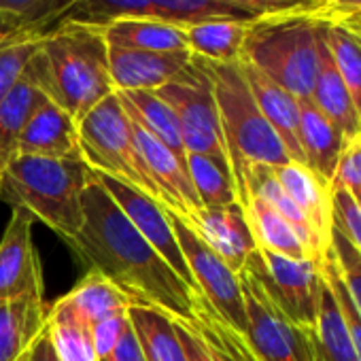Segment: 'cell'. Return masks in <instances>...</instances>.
<instances>
[{
	"instance_id": "12",
	"label": "cell",
	"mask_w": 361,
	"mask_h": 361,
	"mask_svg": "<svg viewBox=\"0 0 361 361\" xmlns=\"http://www.w3.org/2000/svg\"><path fill=\"white\" fill-rule=\"evenodd\" d=\"M32 226V215L13 207L11 219L0 238V300L45 293Z\"/></svg>"
},
{
	"instance_id": "17",
	"label": "cell",
	"mask_w": 361,
	"mask_h": 361,
	"mask_svg": "<svg viewBox=\"0 0 361 361\" xmlns=\"http://www.w3.org/2000/svg\"><path fill=\"white\" fill-rule=\"evenodd\" d=\"M18 155H37V157H51V159H83L77 121L56 102L47 100L30 117L20 138Z\"/></svg>"
},
{
	"instance_id": "6",
	"label": "cell",
	"mask_w": 361,
	"mask_h": 361,
	"mask_svg": "<svg viewBox=\"0 0 361 361\" xmlns=\"http://www.w3.org/2000/svg\"><path fill=\"white\" fill-rule=\"evenodd\" d=\"M77 126L83 159L94 172L119 178L164 204V198L140 157L132 119L117 92L98 102Z\"/></svg>"
},
{
	"instance_id": "27",
	"label": "cell",
	"mask_w": 361,
	"mask_h": 361,
	"mask_svg": "<svg viewBox=\"0 0 361 361\" xmlns=\"http://www.w3.org/2000/svg\"><path fill=\"white\" fill-rule=\"evenodd\" d=\"M58 304L73 310L90 327L132 306L130 298L96 270H87L85 276L58 300Z\"/></svg>"
},
{
	"instance_id": "26",
	"label": "cell",
	"mask_w": 361,
	"mask_h": 361,
	"mask_svg": "<svg viewBox=\"0 0 361 361\" xmlns=\"http://www.w3.org/2000/svg\"><path fill=\"white\" fill-rule=\"evenodd\" d=\"M117 94L130 119L136 121L151 136H155L161 145H166L188 166V151L174 111L155 92H117Z\"/></svg>"
},
{
	"instance_id": "43",
	"label": "cell",
	"mask_w": 361,
	"mask_h": 361,
	"mask_svg": "<svg viewBox=\"0 0 361 361\" xmlns=\"http://www.w3.org/2000/svg\"><path fill=\"white\" fill-rule=\"evenodd\" d=\"M49 3H51V0H0V13L18 20L22 24V35H24L26 28L41 16V11Z\"/></svg>"
},
{
	"instance_id": "48",
	"label": "cell",
	"mask_w": 361,
	"mask_h": 361,
	"mask_svg": "<svg viewBox=\"0 0 361 361\" xmlns=\"http://www.w3.org/2000/svg\"><path fill=\"white\" fill-rule=\"evenodd\" d=\"M329 18V16H327ZM336 20H342V22H346V24H350V26H357V28H361V13L359 16H346V18H336Z\"/></svg>"
},
{
	"instance_id": "45",
	"label": "cell",
	"mask_w": 361,
	"mask_h": 361,
	"mask_svg": "<svg viewBox=\"0 0 361 361\" xmlns=\"http://www.w3.org/2000/svg\"><path fill=\"white\" fill-rule=\"evenodd\" d=\"M215 323H217V331H219L221 340L226 342V346H228L230 355L234 357V361H257L255 355L251 353V348L247 346L245 338L238 331H234L217 312H215Z\"/></svg>"
},
{
	"instance_id": "1",
	"label": "cell",
	"mask_w": 361,
	"mask_h": 361,
	"mask_svg": "<svg viewBox=\"0 0 361 361\" xmlns=\"http://www.w3.org/2000/svg\"><path fill=\"white\" fill-rule=\"evenodd\" d=\"M68 247L87 270L100 272L119 287L132 306L155 308L170 319L196 323L207 302L138 234L96 176L83 194V226Z\"/></svg>"
},
{
	"instance_id": "2",
	"label": "cell",
	"mask_w": 361,
	"mask_h": 361,
	"mask_svg": "<svg viewBox=\"0 0 361 361\" xmlns=\"http://www.w3.org/2000/svg\"><path fill=\"white\" fill-rule=\"evenodd\" d=\"M30 66L51 102L77 123L106 96L115 94L109 71L104 28L66 24L39 37Z\"/></svg>"
},
{
	"instance_id": "49",
	"label": "cell",
	"mask_w": 361,
	"mask_h": 361,
	"mask_svg": "<svg viewBox=\"0 0 361 361\" xmlns=\"http://www.w3.org/2000/svg\"><path fill=\"white\" fill-rule=\"evenodd\" d=\"M321 3L325 5V11H327V9H329V7H331L334 3H336V0H321ZM323 16H325V13H323Z\"/></svg>"
},
{
	"instance_id": "20",
	"label": "cell",
	"mask_w": 361,
	"mask_h": 361,
	"mask_svg": "<svg viewBox=\"0 0 361 361\" xmlns=\"http://www.w3.org/2000/svg\"><path fill=\"white\" fill-rule=\"evenodd\" d=\"M310 100L344 134V140H350L361 132V117L353 104V98L323 39L321 18H319V68H317Z\"/></svg>"
},
{
	"instance_id": "30",
	"label": "cell",
	"mask_w": 361,
	"mask_h": 361,
	"mask_svg": "<svg viewBox=\"0 0 361 361\" xmlns=\"http://www.w3.org/2000/svg\"><path fill=\"white\" fill-rule=\"evenodd\" d=\"M321 30L334 64L361 117V35L344 22L321 16Z\"/></svg>"
},
{
	"instance_id": "11",
	"label": "cell",
	"mask_w": 361,
	"mask_h": 361,
	"mask_svg": "<svg viewBox=\"0 0 361 361\" xmlns=\"http://www.w3.org/2000/svg\"><path fill=\"white\" fill-rule=\"evenodd\" d=\"M94 176L104 188V192L113 198V202L121 209L128 221L138 230V234L166 259V264L190 287L198 289L190 272V266L183 257V251H180V245L176 240V234L170 221V211L157 200H153L151 196H147L145 192L123 183L119 178H113L100 172H94Z\"/></svg>"
},
{
	"instance_id": "31",
	"label": "cell",
	"mask_w": 361,
	"mask_h": 361,
	"mask_svg": "<svg viewBox=\"0 0 361 361\" xmlns=\"http://www.w3.org/2000/svg\"><path fill=\"white\" fill-rule=\"evenodd\" d=\"M45 325L58 361H100L94 346L92 327L66 306L58 302L47 306Z\"/></svg>"
},
{
	"instance_id": "37",
	"label": "cell",
	"mask_w": 361,
	"mask_h": 361,
	"mask_svg": "<svg viewBox=\"0 0 361 361\" xmlns=\"http://www.w3.org/2000/svg\"><path fill=\"white\" fill-rule=\"evenodd\" d=\"M323 279L327 283V287L331 289L338 306H340V312H342V319H344V325H346V331H348V338L353 342V348L357 353V359L361 361V317L353 304V298L348 293V287L331 257V253L327 255L325 264H323Z\"/></svg>"
},
{
	"instance_id": "7",
	"label": "cell",
	"mask_w": 361,
	"mask_h": 361,
	"mask_svg": "<svg viewBox=\"0 0 361 361\" xmlns=\"http://www.w3.org/2000/svg\"><path fill=\"white\" fill-rule=\"evenodd\" d=\"M155 94L174 111L188 153L209 155L230 166L213 81L204 60L194 56L183 73L155 90Z\"/></svg>"
},
{
	"instance_id": "39",
	"label": "cell",
	"mask_w": 361,
	"mask_h": 361,
	"mask_svg": "<svg viewBox=\"0 0 361 361\" xmlns=\"http://www.w3.org/2000/svg\"><path fill=\"white\" fill-rule=\"evenodd\" d=\"M329 188L342 190L350 194L357 202H361V132L344 142Z\"/></svg>"
},
{
	"instance_id": "22",
	"label": "cell",
	"mask_w": 361,
	"mask_h": 361,
	"mask_svg": "<svg viewBox=\"0 0 361 361\" xmlns=\"http://www.w3.org/2000/svg\"><path fill=\"white\" fill-rule=\"evenodd\" d=\"M344 134L314 106V102L300 100V147L304 164L329 183L338 159L344 149Z\"/></svg>"
},
{
	"instance_id": "40",
	"label": "cell",
	"mask_w": 361,
	"mask_h": 361,
	"mask_svg": "<svg viewBox=\"0 0 361 361\" xmlns=\"http://www.w3.org/2000/svg\"><path fill=\"white\" fill-rule=\"evenodd\" d=\"M331 228H336L361 255V202L342 190H331Z\"/></svg>"
},
{
	"instance_id": "42",
	"label": "cell",
	"mask_w": 361,
	"mask_h": 361,
	"mask_svg": "<svg viewBox=\"0 0 361 361\" xmlns=\"http://www.w3.org/2000/svg\"><path fill=\"white\" fill-rule=\"evenodd\" d=\"M130 319H128V310H121V312H115L102 321H98L94 327H92V338H94V346H96V353H98V359L104 361L111 350L117 346L121 334L126 331Z\"/></svg>"
},
{
	"instance_id": "25",
	"label": "cell",
	"mask_w": 361,
	"mask_h": 361,
	"mask_svg": "<svg viewBox=\"0 0 361 361\" xmlns=\"http://www.w3.org/2000/svg\"><path fill=\"white\" fill-rule=\"evenodd\" d=\"M111 47L140 51H183L188 49L185 28L157 18H121L104 26Z\"/></svg>"
},
{
	"instance_id": "23",
	"label": "cell",
	"mask_w": 361,
	"mask_h": 361,
	"mask_svg": "<svg viewBox=\"0 0 361 361\" xmlns=\"http://www.w3.org/2000/svg\"><path fill=\"white\" fill-rule=\"evenodd\" d=\"M47 100V94L43 92L32 66L28 64L22 79L0 104V172L18 155V145L30 117Z\"/></svg>"
},
{
	"instance_id": "32",
	"label": "cell",
	"mask_w": 361,
	"mask_h": 361,
	"mask_svg": "<svg viewBox=\"0 0 361 361\" xmlns=\"http://www.w3.org/2000/svg\"><path fill=\"white\" fill-rule=\"evenodd\" d=\"M151 18L176 24V26H194L207 20H240L255 22L257 16L247 7L232 3V0H153Z\"/></svg>"
},
{
	"instance_id": "41",
	"label": "cell",
	"mask_w": 361,
	"mask_h": 361,
	"mask_svg": "<svg viewBox=\"0 0 361 361\" xmlns=\"http://www.w3.org/2000/svg\"><path fill=\"white\" fill-rule=\"evenodd\" d=\"M257 18H274V16H323L325 5L321 0H232Z\"/></svg>"
},
{
	"instance_id": "5",
	"label": "cell",
	"mask_w": 361,
	"mask_h": 361,
	"mask_svg": "<svg viewBox=\"0 0 361 361\" xmlns=\"http://www.w3.org/2000/svg\"><path fill=\"white\" fill-rule=\"evenodd\" d=\"M319 18H257L247 28L240 60L295 98L308 100L319 68Z\"/></svg>"
},
{
	"instance_id": "9",
	"label": "cell",
	"mask_w": 361,
	"mask_h": 361,
	"mask_svg": "<svg viewBox=\"0 0 361 361\" xmlns=\"http://www.w3.org/2000/svg\"><path fill=\"white\" fill-rule=\"evenodd\" d=\"M270 300L298 325L314 329L325 289L323 264L255 249L245 268Z\"/></svg>"
},
{
	"instance_id": "35",
	"label": "cell",
	"mask_w": 361,
	"mask_h": 361,
	"mask_svg": "<svg viewBox=\"0 0 361 361\" xmlns=\"http://www.w3.org/2000/svg\"><path fill=\"white\" fill-rule=\"evenodd\" d=\"M174 325L178 329L180 342H183L188 361H234L217 331L215 310L209 306V302H204L200 308L196 323H183L174 319Z\"/></svg>"
},
{
	"instance_id": "3",
	"label": "cell",
	"mask_w": 361,
	"mask_h": 361,
	"mask_svg": "<svg viewBox=\"0 0 361 361\" xmlns=\"http://www.w3.org/2000/svg\"><path fill=\"white\" fill-rule=\"evenodd\" d=\"M94 178L85 159L16 155L0 172V198L39 219L66 243L83 226V194Z\"/></svg>"
},
{
	"instance_id": "47",
	"label": "cell",
	"mask_w": 361,
	"mask_h": 361,
	"mask_svg": "<svg viewBox=\"0 0 361 361\" xmlns=\"http://www.w3.org/2000/svg\"><path fill=\"white\" fill-rule=\"evenodd\" d=\"M18 39H26L22 35V24L5 13H0V47L11 41H18Z\"/></svg>"
},
{
	"instance_id": "36",
	"label": "cell",
	"mask_w": 361,
	"mask_h": 361,
	"mask_svg": "<svg viewBox=\"0 0 361 361\" xmlns=\"http://www.w3.org/2000/svg\"><path fill=\"white\" fill-rule=\"evenodd\" d=\"M39 49V39H18L0 47V104L22 79Z\"/></svg>"
},
{
	"instance_id": "19",
	"label": "cell",
	"mask_w": 361,
	"mask_h": 361,
	"mask_svg": "<svg viewBox=\"0 0 361 361\" xmlns=\"http://www.w3.org/2000/svg\"><path fill=\"white\" fill-rule=\"evenodd\" d=\"M245 73V79L251 87V94L268 119V123L274 128L279 138L283 140L287 153L293 161L304 164L302 147H300V98H295L291 92L268 79L264 73L253 68L251 64L238 60Z\"/></svg>"
},
{
	"instance_id": "8",
	"label": "cell",
	"mask_w": 361,
	"mask_h": 361,
	"mask_svg": "<svg viewBox=\"0 0 361 361\" xmlns=\"http://www.w3.org/2000/svg\"><path fill=\"white\" fill-rule=\"evenodd\" d=\"M247 329L245 342L257 361H317L314 329L289 319L264 291V287L243 270L240 274Z\"/></svg>"
},
{
	"instance_id": "18",
	"label": "cell",
	"mask_w": 361,
	"mask_h": 361,
	"mask_svg": "<svg viewBox=\"0 0 361 361\" xmlns=\"http://www.w3.org/2000/svg\"><path fill=\"white\" fill-rule=\"evenodd\" d=\"M274 176L285 190V194L295 202L302 215L308 219L312 232L329 249L331 238V188L314 174L306 164L289 161L283 166H272Z\"/></svg>"
},
{
	"instance_id": "10",
	"label": "cell",
	"mask_w": 361,
	"mask_h": 361,
	"mask_svg": "<svg viewBox=\"0 0 361 361\" xmlns=\"http://www.w3.org/2000/svg\"><path fill=\"white\" fill-rule=\"evenodd\" d=\"M170 221L176 234V240L183 251V257L190 266L196 287L209 302V306L240 336L247 329V310L240 276L232 272L224 259H219L204 240L183 221L178 215L170 213Z\"/></svg>"
},
{
	"instance_id": "28",
	"label": "cell",
	"mask_w": 361,
	"mask_h": 361,
	"mask_svg": "<svg viewBox=\"0 0 361 361\" xmlns=\"http://www.w3.org/2000/svg\"><path fill=\"white\" fill-rule=\"evenodd\" d=\"M251 22L240 20H207L185 28L188 49L207 62H238L243 54V43Z\"/></svg>"
},
{
	"instance_id": "34",
	"label": "cell",
	"mask_w": 361,
	"mask_h": 361,
	"mask_svg": "<svg viewBox=\"0 0 361 361\" xmlns=\"http://www.w3.org/2000/svg\"><path fill=\"white\" fill-rule=\"evenodd\" d=\"M317 336V361H359L348 338L340 306L325 283L321 308L314 325Z\"/></svg>"
},
{
	"instance_id": "29",
	"label": "cell",
	"mask_w": 361,
	"mask_h": 361,
	"mask_svg": "<svg viewBox=\"0 0 361 361\" xmlns=\"http://www.w3.org/2000/svg\"><path fill=\"white\" fill-rule=\"evenodd\" d=\"M128 317L147 361H188L174 319L145 306H130Z\"/></svg>"
},
{
	"instance_id": "16",
	"label": "cell",
	"mask_w": 361,
	"mask_h": 361,
	"mask_svg": "<svg viewBox=\"0 0 361 361\" xmlns=\"http://www.w3.org/2000/svg\"><path fill=\"white\" fill-rule=\"evenodd\" d=\"M153 0H51L26 28L28 39H39L66 24L104 28L121 18H151Z\"/></svg>"
},
{
	"instance_id": "4",
	"label": "cell",
	"mask_w": 361,
	"mask_h": 361,
	"mask_svg": "<svg viewBox=\"0 0 361 361\" xmlns=\"http://www.w3.org/2000/svg\"><path fill=\"white\" fill-rule=\"evenodd\" d=\"M209 77L217 100L221 132L228 149L234 183L249 164L283 166L293 161L283 140L259 111L240 62H207Z\"/></svg>"
},
{
	"instance_id": "14",
	"label": "cell",
	"mask_w": 361,
	"mask_h": 361,
	"mask_svg": "<svg viewBox=\"0 0 361 361\" xmlns=\"http://www.w3.org/2000/svg\"><path fill=\"white\" fill-rule=\"evenodd\" d=\"M194 54L183 51H140L109 45V71L115 92H155L183 73Z\"/></svg>"
},
{
	"instance_id": "15",
	"label": "cell",
	"mask_w": 361,
	"mask_h": 361,
	"mask_svg": "<svg viewBox=\"0 0 361 361\" xmlns=\"http://www.w3.org/2000/svg\"><path fill=\"white\" fill-rule=\"evenodd\" d=\"M185 224L236 274L243 272L247 259L257 249L245 211L238 202L224 209H200Z\"/></svg>"
},
{
	"instance_id": "33",
	"label": "cell",
	"mask_w": 361,
	"mask_h": 361,
	"mask_svg": "<svg viewBox=\"0 0 361 361\" xmlns=\"http://www.w3.org/2000/svg\"><path fill=\"white\" fill-rule=\"evenodd\" d=\"M188 172L202 209H224L238 202L232 168L209 155L188 153Z\"/></svg>"
},
{
	"instance_id": "21",
	"label": "cell",
	"mask_w": 361,
	"mask_h": 361,
	"mask_svg": "<svg viewBox=\"0 0 361 361\" xmlns=\"http://www.w3.org/2000/svg\"><path fill=\"white\" fill-rule=\"evenodd\" d=\"M238 204L245 211V217H247V224L251 228L257 249H266V251L287 255L293 259L317 262L304 236L268 202H264L262 198L253 194H245L238 200Z\"/></svg>"
},
{
	"instance_id": "46",
	"label": "cell",
	"mask_w": 361,
	"mask_h": 361,
	"mask_svg": "<svg viewBox=\"0 0 361 361\" xmlns=\"http://www.w3.org/2000/svg\"><path fill=\"white\" fill-rule=\"evenodd\" d=\"M20 361H58L54 344H51V338H49V331H47V325L35 338L30 348L20 357Z\"/></svg>"
},
{
	"instance_id": "44",
	"label": "cell",
	"mask_w": 361,
	"mask_h": 361,
	"mask_svg": "<svg viewBox=\"0 0 361 361\" xmlns=\"http://www.w3.org/2000/svg\"><path fill=\"white\" fill-rule=\"evenodd\" d=\"M104 361H147L145 359V353H142V346L138 342V336H136V331L132 327V323H128V327L121 334L117 346L111 350V355Z\"/></svg>"
},
{
	"instance_id": "38",
	"label": "cell",
	"mask_w": 361,
	"mask_h": 361,
	"mask_svg": "<svg viewBox=\"0 0 361 361\" xmlns=\"http://www.w3.org/2000/svg\"><path fill=\"white\" fill-rule=\"evenodd\" d=\"M329 253L348 287V293L353 298V304L361 317V255L359 251L336 230L331 228V238H329Z\"/></svg>"
},
{
	"instance_id": "24",
	"label": "cell",
	"mask_w": 361,
	"mask_h": 361,
	"mask_svg": "<svg viewBox=\"0 0 361 361\" xmlns=\"http://www.w3.org/2000/svg\"><path fill=\"white\" fill-rule=\"evenodd\" d=\"M47 323L43 295L0 300V361H20Z\"/></svg>"
},
{
	"instance_id": "13",
	"label": "cell",
	"mask_w": 361,
	"mask_h": 361,
	"mask_svg": "<svg viewBox=\"0 0 361 361\" xmlns=\"http://www.w3.org/2000/svg\"><path fill=\"white\" fill-rule=\"evenodd\" d=\"M132 126H134V138H136L140 157L147 166L149 176L153 178V183L157 185L164 198L166 209L178 215L183 221H190L202 209V204L192 185L188 166L166 145H161L155 136L142 130L136 121H132Z\"/></svg>"
}]
</instances>
